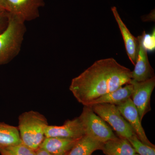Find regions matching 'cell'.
<instances>
[{
	"instance_id": "obj_1",
	"label": "cell",
	"mask_w": 155,
	"mask_h": 155,
	"mask_svg": "<svg viewBox=\"0 0 155 155\" xmlns=\"http://www.w3.org/2000/svg\"><path fill=\"white\" fill-rule=\"evenodd\" d=\"M132 71L113 58L101 59L71 81L69 90L84 106L130 83Z\"/></svg>"
},
{
	"instance_id": "obj_9",
	"label": "cell",
	"mask_w": 155,
	"mask_h": 155,
	"mask_svg": "<svg viewBox=\"0 0 155 155\" xmlns=\"http://www.w3.org/2000/svg\"><path fill=\"white\" fill-rule=\"evenodd\" d=\"M120 113L130 124L139 139L144 144L155 147L147 137L141 125L138 112L130 98L125 102L116 106Z\"/></svg>"
},
{
	"instance_id": "obj_15",
	"label": "cell",
	"mask_w": 155,
	"mask_h": 155,
	"mask_svg": "<svg viewBox=\"0 0 155 155\" xmlns=\"http://www.w3.org/2000/svg\"><path fill=\"white\" fill-rule=\"evenodd\" d=\"M102 144V143L84 135L78 140L65 155H91L95 151L101 150Z\"/></svg>"
},
{
	"instance_id": "obj_20",
	"label": "cell",
	"mask_w": 155,
	"mask_h": 155,
	"mask_svg": "<svg viewBox=\"0 0 155 155\" xmlns=\"http://www.w3.org/2000/svg\"><path fill=\"white\" fill-rule=\"evenodd\" d=\"M9 22V12L0 10V34L7 28Z\"/></svg>"
},
{
	"instance_id": "obj_17",
	"label": "cell",
	"mask_w": 155,
	"mask_h": 155,
	"mask_svg": "<svg viewBox=\"0 0 155 155\" xmlns=\"http://www.w3.org/2000/svg\"><path fill=\"white\" fill-rule=\"evenodd\" d=\"M127 140L134 149L136 153L139 155H155V148L142 142L136 135L132 136Z\"/></svg>"
},
{
	"instance_id": "obj_13",
	"label": "cell",
	"mask_w": 155,
	"mask_h": 155,
	"mask_svg": "<svg viewBox=\"0 0 155 155\" xmlns=\"http://www.w3.org/2000/svg\"><path fill=\"white\" fill-rule=\"evenodd\" d=\"M133 87L131 84H126L118 89L101 96L92 101L87 106L96 104H108L117 106L130 98L132 94Z\"/></svg>"
},
{
	"instance_id": "obj_14",
	"label": "cell",
	"mask_w": 155,
	"mask_h": 155,
	"mask_svg": "<svg viewBox=\"0 0 155 155\" xmlns=\"http://www.w3.org/2000/svg\"><path fill=\"white\" fill-rule=\"evenodd\" d=\"M101 150L106 155H133L136 153L128 140L120 137L104 143Z\"/></svg>"
},
{
	"instance_id": "obj_21",
	"label": "cell",
	"mask_w": 155,
	"mask_h": 155,
	"mask_svg": "<svg viewBox=\"0 0 155 155\" xmlns=\"http://www.w3.org/2000/svg\"><path fill=\"white\" fill-rule=\"evenodd\" d=\"M0 10L9 12V7L7 0H0Z\"/></svg>"
},
{
	"instance_id": "obj_2",
	"label": "cell",
	"mask_w": 155,
	"mask_h": 155,
	"mask_svg": "<svg viewBox=\"0 0 155 155\" xmlns=\"http://www.w3.org/2000/svg\"><path fill=\"white\" fill-rule=\"evenodd\" d=\"M26 31L25 22L9 13L8 24L0 34V66L8 64L19 54Z\"/></svg>"
},
{
	"instance_id": "obj_4",
	"label": "cell",
	"mask_w": 155,
	"mask_h": 155,
	"mask_svg": "<svg viewBox=\"0 0 155 155\" xmlns=\"http://www.w3.org/2000/svg\"><path fill=\"white\" fill-rule=\"evenodd\" d=\"M89 106L97 115L110 125L119 137L127 140L136 135L133 128L122 116L116 105L101 104Z\"/></svg>"
},
{
	"instance_id": "obj_11",
	"label": "cell",
	"mask_w": 155,
	"mask_h": 155,
	"mask_svg": "<svg viewBox=\"0 0 155 155\" xmlns=\"http://www.w3.org/2000/svg\"><path fill=\"white\" fill-rule=\"evenodd\" d=\"M111 10L122 34L127 56L130 62L134 66L138 52V39L134 36L130 31L128 30L127 26L122 21L116 7H113Z\"/></svg>"
},
{
	"instance_id": "obj_3",
	"label": "cell",
	"mask_w": 155,
	"mask_h": 155,
	"mask_svg": "<svg viewBox=\"0 0 155 155\" xmlns=\"http://www.w3.org/2000/svg\"><path fill=\"white\" fill-rule=\"evenodd\" d=\"M48 125L43 115L33 110L21 114L18 129L23 144L36 150L45 138V130Z\"/></svg>"
},
{
	"instance_id": "obj_19",
	"label": "cell",
	"mask_w": 155,
	"mask_h": 155,
	"mask_svg": "<svg viewBox=\"0 0 155 155\" xmlns=\"http://www.w3.org/2000/svg\"><path fill=\"white\" fill-rule=\"evenodd\" d=\"M155 30L151 34H146L145 31L143 32L142 38V45L146 50L153 51L155 48Z\"/></svg>"
},
{
	"instance_id": "obj_10",
	"label": "cell",
	"mask_w": 155,
	"mask_h": 155,
	"mask_svg": "<svg viewBox=\"0 0 155 155\" xmlns=\"http://www.w3.org/2000/svg\"><path fill=\"white\" fill-rule=\"evenodd\" d=\"M143 36V33L137 37L139 42L138 54L131 74L132 80L137 81H144L155 76L153 69L149 61L147 50L142 45Z\"/></svg>"
},
{
	"instance_id": "obj_8",
	"label": "cell",
	"mask_w": 155,
	"mask_h": 155,
	"mask_svg": "<svg viewBox=\"0 0 155 155\" xmlns=\"http://www.w3.org/2000/svg\"><path fill=\"white\" fill-rule=\"evenodd\" d=\"M45 137H60L78 139L85 135L82 122L79 117L67 120L61 126L48 125L45 130Z\"/></svg>"
},
{
	"instance_id": "obj_22",
	"label": "cell",
	"mask_w": 155,
	"mask_h": 155,
	"mask_svg": "<svg viewBox=\"0 0 155 155\" xmlns=\"http://www.w3.org/2000/svg\"><path fill=\"white\" fill-rule=\"evenodd\" d=\"M35 155H53L43 149L39 148L35 150Z\"/></svg>"
},
{
	"instance_id": "obj_16",
	"label": "cell",
	"mask_w": 155,
	"mask_h": 155,
	"mask_svg": "<svg viewBox=\"0 0 155 155\" xmlns=\"http://www.w3.org/2000/svg\"><path fill=\"white\" fill-rule=\"evenodd\" d=\"M22 143L18 127L0 122V148H5Z\"/></svg>"
},
{
	"instance_id": "obj_23",
	"label": "cell",
	"mask_w": 155,
	"mask_h": 155,
	"mask_svg": "<svg viewBox=\"0 0 155 155\" xmlns=\"http://www.w3.org/2000/svg\"><path fill=\"white\" fill-rule=\"evenodd\" d=\"M0 153H1V155H8L6 153L5 151L2 148H0Z\"/></svg>"
},
{
	"instance_id": "obj_12",
	"label": "cell",
	"mask_w": 155,
	"mask_h": 155,
	"mask_svg": "<svg viewBox=\"0 0 155 155\" xmlns=\"http://www.w3.org/2000/svg\"><path fill=\"white\" fill-rule=\"evenodd\" d=\"M78 139L45 137L39 148L45 150L53 155H65L74 146Z\"/></svg>"
},
{
	"instance_id": "obj_5",
	"label": "cell",
	"mask_w": 155,
	"mask_h": 155,
	"mask_svg": "<svg viewBox=\"0 0 155 155\" xmlns=\"http://www.w3.org/2000/svg\"><path fill=\"white\" fill-rule=\"evenodd\" d=\"M79 117L85 135L102 143L117 137L110 127L94 112L90 106H84Z\"/></svg>"
},
{
	"instance_id": "obj_24",
	"label": "cell",
	"mask_w": 155,
	"mask_h": 155,
	"mask_svg": "<svg viewBox=\"0 0 155 155\" xmlns=\"http://www.w3.org/2000/svg\"><path fill=\"white\" fill-rule=\"evenodd\" d=\"M133 155H139L138 154L135 153V154H134Z\"/></svg>"
},
{
	"instance_id": "obj_7",
	"label": "cell",
	"mask_w": 155,
	"mask_h": 155,
	"mask_svg": "<svg viewBox=\"0 0 155 155\" xmlns=\"http://www.w3.org/2000/svg\"><path fill=\"white\" fill-rule=\"evenodd\" d=\"M7 2L9 13L25 22L38 18L39 9L45 5L44 0H7Z\"/></svg>"
},
{
	"instance_id": "obj_6",
	"label": "cell",
	"mask_w": 155,
	"mask_h": 155,
	"mask_svg": "<svg viewBox=\"0 0 155 155\" xmlns=\"http://www.w3.org/2000/svg\"><path fill=\"white\" fill-rule=\"evenodd\" d=\"M129 83L133 87L130 99L137 109L142 122L145 115L151 110V96L155 87V77L142 81L131 79Z\"/></svg>"
},
{
	"instance_id": "obj_18",
	"label": "cell",
	"mask_w": 155,
	"mask_h": 155,
	"mask_svg": "<svg viewBox=\"0 0 155 155\" xmlns=\"http://www.w3.org/2000/svg\"><path fill=\"white\" fill-rule=\"evenodd\" d=\"M2 149L8 155H35V150L30 148L22 143Z\"/></svg>"
}]
</instances>
